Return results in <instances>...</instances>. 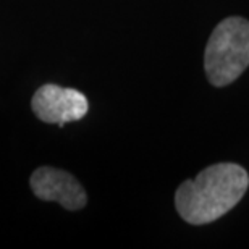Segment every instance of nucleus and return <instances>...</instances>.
<instances>
[{
	"mask_svg": "<svg viewBox=\"0 0 249 249\" xmlns=\"http://www.w3.org/2000/svg\"><path fill=\"white\" fill-rule=\"evenodd\" d=\"M249 186L248 172L236 163H215L177 189L175 206L181 218L204 225L230 212Z\"/></svg>",
	"mask_w": 249,
	"mask_h": 249,
	"instance_id": "obj_1",
	"label": "nucleus"
},
{
	"mask_svg": "<svg viewBox=\"0 0 249 249\" xmlns=\"http://www.w3.org/2000/svg\"><path fill=\"white\" fill-rule=\"evenodd\" d=\"M33 193L42 201L58 202L68 211H79L86 206L88 197L83 186L68 172L41 167L29 180Z\"/></svg>",
	"mask_w": 249,
	"mask_h": 249,
	"instance_id": "obj_4",
	"label": "nucleus"
},
{
	"mask_svg": "<svg viewBox=\"0 0 249 249\" xmlns=\"http://www.w3.org/2000/svg\"><path fill=\"white\" fill-rule=\"evenodd\" d=\"M33 112L39 120L63 126L76 122L88 113V99L76 89L60 88L57 84H44L39 88L31 102Z\"/></svg>",
	"mask_w": 249,
	"mask_h": 249,
	"instance_id": "obj_3",
	"label": "nucleus"
},
{
	"mask_svg": "<svg viewBox=\"0 0 249 249\" xmlns=\"http://www.w3.org/2000/svg\"><path fill=\"white\" fill-rule=\"evenodd\" d=\"M206 74L217 88L233 83L249 67V21L227 18L217 24L206 47Z\"/></svg>",
	"mask_w": 249,
	"mask_h": 249,
	"instance_id": "obj_2",
	"label": "nucleus"
}]
</instances>
